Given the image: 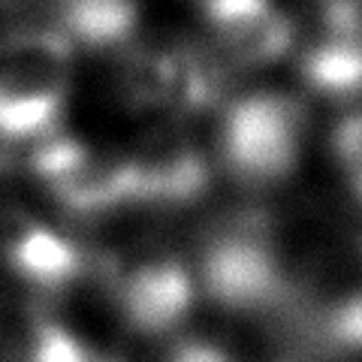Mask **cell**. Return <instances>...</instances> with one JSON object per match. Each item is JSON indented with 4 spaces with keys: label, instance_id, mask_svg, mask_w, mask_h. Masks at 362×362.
<instances>
[{
    "label": "cell",
    "instance_id": "cell-1",
    "mask_svg": "<svg viewBox=\"0 0 362 362\" xmlns=\"http://www.w3.org/2000/svg\"><path fill=\"white\" fill-rule=\"evenodd\" d=\"M73 82V42L61 30L28 28L0 40V136L37 142L58 127Z\"/></svg>",
    "mask_w": 362,
    "mask_h": 362
},
{
    "label": "cell",
    "instance_id": "cell-2",
    "mask_svg": "<svg viewBox=\"0 0 362 362\" xmlns=\"http://www.w3.org/2000/svg\"><path fill=\"white\" fill-rule=\"evenodd\" d=\"M305 109L278 90L239 97L221 121V157L230 173L251 187L287 181L299 166Z\"/></svg>",
    "mask_w": 362,
    "mask_h": 362
},
{
    "label": "cell",
    "instance_id": "cell-3",
    "mask_svg": "<svg viewBox=\"0 0 362 362\" xmlns=\"http://www.w3.org/2000/svg\"><path fill=\"white\" fill-rule=\"evenodd\" d=\"M30 169L73 214H100L133 202V181L124 154L90 148L54 130L33 145Z\"/></svg>",
    "mask_w": 362,
    "mask_h": 362
},
{
    "label": "cell",
    "instance_id": "cell-4",
    "mask_svg": "<svg viewBox=\"0 0 362 362\" xmlns=\"http://www.w3.org/2000/svg\"><path fill=\"white\" fill-rule=\"evenodd\" d=\"M218 73L190 45H133L121 66V94L136 109L190 115L218 100Z\"/></svg>",
    "mask_w": 362,
    "mask_h": 362
},
{
    "label": "cell",
    "instance_id": "cell-5",
    "mask_svg": "<svg viewBox=\"0 0 362 362\" xmlns=\"http://www.w3.org/2000/svg\"><path fill=\"white\" fill-rule=\"evenodd\" d=\"M202 287L233 311H259L284 296V269L259 233H226L209 242L202 257Z\"/></svg>",
    "mask_w": 362,
    "mask_h": 362
},
{
    "label": "cell",
    "instance_id": "cell-6",
    "mask_svg": "<svg viewBox=\"0 0 362 362\" xmlns=\"http://www.w3.org/2000/svg\"><path fill=\"white\" fill-rule=\"evenodd\" d=\"M194 302L197 278L175 257L139 259L118 278L121 314L142 335H166L178 329Z\"/></svg>",
    "mask_w": 362,
    "mask_h": 362
},
{
    "label": "cell",
    "instance_id": "cell-7",
    "mask_svg": "<svg viewBox=\"0 0 362 362\" xmlns=\"http://www.w3.org/2000/svg\"><path fill=\"white\" fill-rule=\"evenodd\" d=\"M124 160L139 202H187L209 187L206 157L175 124L145 133Z\"/></svg>",
    "mask_w": 362,
    "mask_h": 362
},
{
    "label": "cell",
    "instance_id": "cell-8",
    "mask_svg": "<svg viewBox=\"0 0 362 362\" xmlns=\"http://www.w3.org/2000/svg\"><path fill=\"white\" fill-rule=\"evenodd\" d=\"M206 21L235 64H275L293 49L296 30L275 0H202Z\"/></svg>",
    "mask_w": 362,
    "mask_h": 362
},
{
    "label": "cell",
    "instance_id": "cell-9",
    "mask_svg": "<svg viewBox=\"0 0 362 362\" xmlns=\"http://www.w3.org/2000/svg\"><path fill=\"white\" fill-rule=\"evenodd\" d=\"M0 254L16 275L33 290H64L82 272L78 247L25 211H9L0 221Z\"/></svg>",
    "mask_w": 362,
    "mask_h": 362
},
{
    "label": "cell",
    "instance_id": "cell-10",
    "mask_svg": "<svg viewBox=\"0 0 362 362\" xmlns=\"http://www.w3.org/2000/svg\"><path fill=\"white\" fill-rule=\"evenodd\" d=\"M302 78L317 97H362V28H326L302 58Z\"/></svg>",
    "mask_w": 362,
    "mask_h": 362
},
{
    "label": "cell",
    "instance_id": "cell-11",
    "mask_svg": "<svg viewBox=\"0 0 362 362\" xmlns=\"http://www.w3.org/2000/svg\"><path fill=\"white\" fill-rule=\"evenodd\" d=\"M58 13L64 37L94 52L127 45L139 25L136 0H58Z\"/></svg>",
    "mask_w": 362,
    "mask_h": 362
},
{
    "label": "cell",
    "instance_id": "cell-12",
    "mask_svg": "<svg viewBox=\"0 0 362 362\" xmlns=\"http://www.w3.org/2000/svg\"><path fill=\"white\" fill-rule=\"evenodd\" d=\"M335 157L341 163L344 175L354 187V194L362 199V112L347 115L335 130Z\"/></svg>",
    "mask_w": 362,
    "mask_h": 362
},
{
    "label": "cell",
    "instance_id": "cell-13",
    "mask_svg": "<svg viewBox=\"0 0 362 362\" xmlns=\"http://www.w3.org/2000/svg\"><path fill=\"white\" fill-rule=\"evenodd\" d=\"M335 335L341 344L362 347V299L347 302L335 317Z\"/></svg>",
    "mask_w": 362,
    "mask_h": 362
},
{
    "label": "cell",
    "instance_id": "cell-14",
    "mask_svg": "<svg viewBox=\"0 0 362 362\" xmlns=\"http://www.w3.org/2000/svg\"><path fill=\"white\" fill-rule=\"evenodd\" d=\"M326 28H362V0H320Z\"/></svg>",
    "mask_w": 362,
    "mask_h": 362
},
{
    "label": "cell",
    "instance_id": "cell-15",
    "mask_svg": "<svg viewBox=\"0 0 362 362\" xmlns=\"http://www.w3.org/2000/svg\"><path fill=\"white\" fill-rule=\"evenodd\" d=\"M169 362H235V359L211 344H181Z\"/></svg>",
    "mask_w": 362,
    "mask_h": 362
},
{
    "label": "cell",
    "instance_id": "cell-16",
    "mask_svg": "<svg viewBox=\"0 0 362 362\" xmlns=\"http://www.w3.org/2000/svg\"><path fill=\"white\" fill-rule=\"evenodd\" d=\"M16 151H18V145H13L9 139H4V136H0V166H9V163H13Z\"/></svg>",
    "mask_w": 362,
    "mask_h": 362
}]
</instances>
